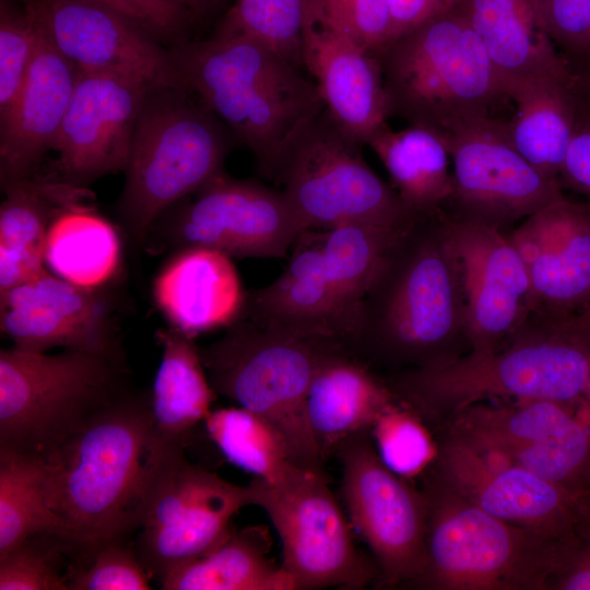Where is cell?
Instances as JSON below:
<instances>
[{
	"instance_id": "44dd1931",
	"label": "cell",
	"mask_w": 590,
	"mask_h": 590,
	"mask_svg": "<svg viewBox=\"0 0 590 590\" xmlns=\"http://www.w3.org/2000/svg\"><path fill=\"white\" fill-rule=\"evenodd\" d=\"M0 328L13 347H54L118 356L108 304L96 293L45 270L0 292Z\"/></svg>"
},
{
	"instance_id": "e0dca14e",
	"label": "cell",
	"mask_w": 590,
	"mask_h": 590,
	"mask_svg": "<svg viewBox=\"0 0 590 590\" xmlns=\"http://www.w3.org/2000/svg\"><path fill=\"white\" fill-rule=\"evenodd\" d=\"M246 506H252L248 485L227 482L185 458L149 510L137 555L161 582L178 565L222 543L233 530V517Z\"/></svg>"
},
{
	"instance_id": "ac0fdd59",
	"label": "cell",
	"mask_w": 590,
	"mask_h": 590,
	"mask_svg": "<svg viewBox=\"0 0 590 590\" xmlns=\"http://www.w3.org/2000/svg\"><path fill=\"white\" fill-rule=\"evenodd\" d=\"M52 46L80 71L116 74L152 86L184 87L169 49L95 0H15Z\"/></svg>"
},
{
	"instance_id": "2e32d148",
	"label": "cell",
	"mask_w": 590,
	"mask_h": 590,
	"mask_svg": "<svg viewBox=\"0 0 590 590\" xmlns=\"http://www.w3.org/2000/svg\"><path fill=\"white\" fill-rule=\"evenodd\" d=\"M434 433L438 452L428 473L499 519L568 544L580 543L578 496L451 435Z\"/></svg>"
},
{
	"instance_id": "bcb514c9",
	"label": "cell",
	"mask_w": 590,
	"mask_h": 590,
	"mask_svg": "<svg viewBox=\"0 0 590 590\" xmlns=\"http://www.w3.org/2000/svg\"><path fill=\"white\" fill-rule=\"evenodd\" d=\"M558 181L562 189L585 196L590 201V122L578 115Z\"/></svg>"
},
{
	"instance_id": "ee69618b",
	"label": "cell",
	"mask_w": 590,
	"mask_h": 590,
	"mask_svg": "<svg viewBox=\"0 0 590 590\" xmlns=\"http://www.w3.org/2000/svg\"><path fill=\"white\" fill-rule=\"evenodd\" d=\"M321 16L337 31L373 52L388 42V0H310Z\"/></svg>"
},
{
	"instance_id": "8fae6325",
	"label": "cell",
	"mask_w": 590,
	"mask_h": 590,
	"mask_svg": "<svg viewBox=\"0 0 590 590\" xmlns=\"http://www.w3.org/2000/svg\"><path fill=\"white\" fill-rule=\"evenodd\" d=\"M252 506L262 508L282 544L283 568L296 590L361 589L379 569L353 542L350 526L326 473L298 468L286 480L248 484Z\"/></svg>"
},
{
	"instance_id": "816d5d0a",
	"label": "cell",
	"mask_w": 590,
	"mask_h": 590,
	"mask_svg": "<svg viewBox=\"0 0 590 590\" xmlns=\"http://www.w3.org/2000/svg\"><path fill=\"white\" fill-rule=\"evenodd\" d=\"M185 7H187L192 13L201 12L205 10L215 0H179Z\"/></svg>"
},
{
	"instance_id": "74e56055",
	"label": "cell",
	"mask_w": 590,
	"mask_h": 590,
	"mask_svg": "<svg viewBox=\"0 0 590 590\" xmlns=\"http://www.w3.org/2000/svg\"><path fill=\"white\" fill-rule=\"evenodd\" d=\"M369 436L381 461L408 480L422 477L434 464L438 444L432 427L396 399L375 420Z\"/></svg>"
},
{
	"instance_id": "e575fe53",
	"label": "cell",
	"mask_w": 590,
	"mask_h": 590,
	"mask_svg": "<svg viewBox=\"0 0 590 590\" xmlns=\"http://www.w3.org/2000/svg\"><path fill=\"white\" fill-rule=\"evenodd\" d=\"M203 426L224 458L270 484L286 480L297 467L280 432L243 406L212 409Z\"/></svg>"
},
{
	"instance_id": "7a4b0ae2",
	"label": "cell",
	"mask_w": 590,
	"mask_h": 590,
	"mask_svg": "<svg viewBox=\"0 0 590 590\" xmlns=\"http://www.w3.org/2000/svg\"><path fill=\"white\" fill-rule=\"evenodd\" d=\"M345 345L387 374L437 367L470 353L461 270L444 211L415 216L391 243Z\"/></svg>"
},
{
	"instance_id": "277c9868",
	"label": "cell",
	"mask_w": 590,
	"mask_h": 590,
	"mask_svg": "<svg viewBox=\"0 0 590 590\" xmlns=\"http://www.w3.org/2000/svg\"><path fill=\"white\" fill-rule=\"evenodd\" d=\"M169 50L182 86L251 151L269 179L282 153L324 109L303 69L252 36L185 39Z\"/></svg>"
},
{
	"instance_id": "7bdbcfd3",
	"label": "cell",
	"mask_w": 590,
	"mask_h": 590,
	"mask_svg": "<svg viewBox=\"0 0 590 590\" xmlns=\"http://www.w3.org/2000/svg\"><path fill=\"white\" fill-rule=\"evenodd\" d=\"M571 78L590 73V0H532Z\"/></svg>"
},
{
	"instance_id": "ab89813d",
	"label": "cell",
	"mask_w": 590,
	"mask_h": 590,
	"mask_svg": "<svg viewBox=\"0 0 590 590\" xmlns=\"http://www.w3.org/2000/svg\"><path fill=\"white\" fill-rule=\"evenodd\" d=\"M76 553L62 536L33 535L0 557V590H69L63 565Z\"/></svg>"
},
{
	"instance_id": "b9f144b4",
	"label": "cell",
	"mask_w": 590,
	"mask_h": 590,
	"mask_svg": "<svg viewBox=\"0 0 590 590\" xmlns=\"http://www.w3.org/2000/svg\"><path fill=\"white\" fill-rule=\"evenodd\" d=\"M38 30L21 2L1 0L0 5V120L13 106L28 74Z\"/></svg>"
},
{
	"instance_id": "d4e9b609",
	"label": "cell",
	"mask_w": 590,
	"mask_h": 590,
	"mask_svg": "<svg viewBox=\"0 0 590 590\" xmlns=\"http://www.w3.org/2000/svg\"><path fill=\"white\" fill-rule=\"evenodd\" d=\"M37 30L26 80L0 120L1 184L33 177L45 154L54 151L78 79L79 69Z\"/></svg>"
},
{
	"instance_id": "f546056e",
	"label": "cell",
	"mask_w": 590,
	"mask_h": 590,
	"mask_svg": "<svg viewBox=\"0 0 590 590\" xmlns=\"http://www.w3.org/2000/svg\"><path fill=\"white\" fill-rule=\"evenodd\" d=\"M571 79L543 76L519 83L507 92L516 110L503 121L509 143L544 176L558 180L577 110Z\"/></svg>"
},
{
	"instance_id": "ffe728a7",
	"label": "cell",
	"mask_w": 590,
	"mask_h": 590,
	"mask_svg": "<svg viewBox=\"0 0 590 590\" xmlns=\"http://www.w3.org/2000/svg\"><path fill=\"white\" fill-rule=\"evenodd\" d=\"M152 86L143 81L80 71L54 151L58 181L79 189L125 172L134 128Z\"/></svg>"
},
{
	"instance_id": "4316f807",
	"label": "cell",
	"mask_w": 590,
	"mask_h": 590,
	"mask_svg": "<svg viewBox=\"0 0 590 590\" xmlns=\"http://www.w3.org/2000/svg\"><path fill=\"white\" fill-rule=\"evenodd\" d=\"M396 397L386 379L347 350L328 357L316 371L306 414L324 463L347 439L369 432Z\"/></svg>"
},
{
	"instance_id": "9a60e30c",
	"label": "cell",
	"mask_w": 590,
	"mask_h": 590,
	"mask_svg": "<svg viewBox=\"0 0 590 590\" xmlns=\"http://www.w3.org/2000/svg\"><path fill=\"white\" fill-rule=\"evenodd\" d=\"M172 208L166 225L174 245L231 258L284 257L305 231L282 190L224 172Z\"/></svg>"
},
{
	"instance_id": "d6a6232c",
	"label": "cell",
	"mask_w": 590,
	"mask_h": 590,
	"mask_svg": "<svg viewBox=\"0 0 590 590\" xmlns=\"http://www.w3.org/2000/svg\"><path fill=\"white\" fill-rule=\"evenodd\" d=\"M155 337L162 359L150 394L153 416L166 437L186 446L212 411L216 392L193 338L173 327L157 330Z\"/></svg>"
},
{
	"instance_id": "603a6c76",
	"label": "cell",
	"mask_w": 590,
	"mask_h": 590,
	"mask_svg": "<svg viewBox=\"0 0 590 590\" xmlns=\"http://www.w3.org/2000/svg\"><path fill=\"white\" fill-rule=\"evenodd\" d=\"M507 234L526 267L534 309L581 310L590 295V201L564 196Z\"/></svg>"
},
{
	"instance_id": "7c38bea8",
	"label": "cell",
	"mask_w": 590,
	"mask_h": 590,
	"mask_svg": "<svg viewBox=\"0 0 590 590\" xmlns=\"http://www.w3.org/2000/svg\"><path fill=\"white\" fill-rule=\"evenodd\" d=\"M576 404L480 401L433 427L580 497L590 476V426Z\"/></svg>"
},
{
	"instance_id": "ba28073f",
	"label": "cell",
	"mask_w": 590,
	"mask_h": 590,
	"mask_svg": "<svg viewBox=\"0 0 590 590\" xmlns=\"http://www.w3.org/2000/svg\"><path fill=\"white\" fill-rule=\"evenodd\" d=\"M235 137L185 87H152L132 135L119 212L142 241L157 220L223 172Z\"/></svg>"
},
{
	"instance_id": "f6af8a7d",
	"label": "cell",
	"mask_w": 590,
	"mask_h": 590,
	"mask_svg": "<svg viewBox=\"0 0 590 590\" xmlns=\"http://www.w3.org/2000/svg\"><path fill=\"white\" fill-rule=\"evenodd\" d=\"M123 14L154 38L174 40L181 38L191 11L179 0H95Z\"/></svg>"
},
{
	"instance_id": "7402d4cb",
	"label": "cell",
	"mask_w": 590,
	"mask_h": 590,
	"mask_svg": "<svg viewBox=\"0 0 590 590\" xmlns=\"http://www.w3.org/2000/svg\"><path fill=\"white\" fill-rule=\"evenodd\" d=\"M302 62L329 116L352 139L366 145L389 118L376 55L333 28L311 1L305 0Z\"/></svg>"
},
{
	"instance_id": "681fc988",
	"label": "cell",
	"mask_w": 590,
	"mask_h": 590,
	"mask_svg": "<svg viewBox=\"0 0 590 590\" xmlns=\"http://www.w3.org/2000/svg\"><path fill=\"white\" fill-rule=\"evenodd\" d=\"M580 512H581V533L590 531V476L587 486L579 497Z\"/></svg>"
},
{
	"instance_id": "836d02e7",
	"label": "cell",
	"mask_w": 590,
	"mask_h": 590,
	"mask_svg": "<svg viewBox=\"0 0 590 590\" xmlns=\"http://www.w3.org/2000/svg\"><path fill=\"white\" fill-rule=\"evenodd\" d=\"M120 258L113 224L81 202L58 213L48 228L45 267L74 285L97 290L116 274Z\"/></svg>"
},
{
	"instance_id": "8992f818",
	"label": "cell",
	"mask_w": 590,
	"mask_h": 590,
	"mask_svg": "<svg viewBox=\"0 0 590 590\" xmlns=\"http://www.w3.org/2000/svg\"><path fill=\"white\" fill-rule=\"evenodd\" d=\"M375 55L388 117L441 137L492 117V108L508 99L481 40L456 8L390 39Z\"/></svg>"
},
{
	"instance_id": "c3c4849f",
	"label": "cell",
	"mask_w": 590,
	"mask_h": 590,
	"mask_svg": "<svg viewBox=\"0 0 590 590\" xmlns=\"http://www.w3.org/2000/svg\"><path fill=\"white\" fill-rule=\"evenodd\" d=\"M570 88L575 99L577 115L590 122V73L571 78Z\"/></svg>"
},
{
	"instance_id": "484cf974",
	"label": "cell",
	"mask_w": 590,
	"mask_h": 590,
	"mask_svg": "<svg viewBox=\"0 0 590 590\" xmlns=\"http://www.w3.org/2000/svg\"><path fill=\"white\" fill-rule=\"evenodd\" d=\"M153 292L170 327L191 338L229 327L246 303L231 257L204 247L180 249L156 278Z\"/></svg>"
},
{
	"instance_id": "1f68e13d",
	"label": "cell",
	"mask_w": 590,
	"mask_h": 590,
	"mask_svg": "<svg viewBox=\"0 0 590 590\" xmlns=\"http://www.w3.org/2000/svg\"><path fill=\"white\" fill-rule=\"evenodd\" d=\"M266 527L233 529L208 553L172 569L160 582L164 590H296L291 575L270 557Z\"/></svg>"
},
{
	"instance_id": "8d00e7d4",
	"label": "cell",
	"mask_w": 590,
	"mask_h": 590,
	"mask_svg": "<svg viewBox=\"0 0 590 590\" xmlns=\"http://www.w3.org/2000/svg\"><path fill=\"white\" fill-rule=\"evenodd\" d=\"M404 228L391 229L365 223H346L322 231L327 272L352 311L353 320L358 303L387 249Z\"/></svg>"
},
{
	"instance_id": "db71d44e",
	"label": "cell",
	"mask_w": 590,
	"mask_h": 590,
	"mask_svg": "<svg viewBox=\"0 0 590 590\" xmlns=\"http://www.w3.org/2000/svg\"><path fill=\"white\" fill-rule=\"evenodd\" d=\"M579 311H587V312H590V295L588 297V300L586 303V305L583 306V308Z\"/></svg>"
},
{
	"instance_id": "83f0119b",
	"label": "cell",
	"mask_w": 590,
	"mask_h": 590,
	"mask_svg": "<svg viewBox=\"0 0 590 590\" xmlns=\"http://www.w3.org/2000/svg\"><path fill=\"white\" fill-rule=\"evenodd\" d=\"M455 8L481 40L506 95L510 87L529 80L571 79L532 0H461Z\"/></svg>"
},
{
	"instance_id": "7dc6e473",
	"label": "cell",
	"mask_w": 590,
	"mask_h": 590,
	"mask_svg": "<svg viewBox=\"0 0 590 590\" xmlns=\"http://www.w3.org/2000/svg\"><path fill=\"white\" fill-rule=\"evenodd\" d=\"M551 590H590V531L555 576Z\"/></svg>"
},
{
	"instance_id": "60d3db41",
	"label": "cell",
	"mask_w": 590,
	"mask_h": 590,
	"mask_svg": "<svg viewBox=\"0 0 590 590\" xmlns=\"http://www.w3.org/2000/svg\"><path fill=\"white\" fill-rule=\"evenodd\" d=\"M67 573L69 590H148L150 574L134 547L111 542L76 555Z\"/></svg>"
},
{
	"instance_id": "9c48e42d",
	"label": "cell",
	"mask_w": 590,
	"mask_h": 590,
	"mask_svg": "<svg viewBox=\"0 0 590 590\" xmlns=\"http://www.w3.org/2000/svg\"><path fill=\"white\" fill-rule=\"evenodd\" d=\"M120 357L0 351V448L47 458L121 393Z\"/></svg>"
},
{
	"instance_id": "52a82bcc",
	"label": "cell",
	"mask_w": 590,
	"mask_h": 590,
	"mask_svg": "<svg viewBox=\"0 0 590 590\" xmlns=\"http://www.w3.org/2000/svg\"><path fill=\"white\" fill-rule=\"evenodd\" d=\"M342 350L347 349L330 338L244 318L199 347L214 391L267 418L283 436L293 462L321 473L324 463L309 427L306 398L320 365Z\"/></svg>"
},
{
	"instance_id": "f5cc1de1",
	"label": "cell",
	"mask_w": 590,
	"mask_h": 590,
	"mask_svg": "<svg viewBox=\"0 0 590 590\" xmlns=\"http://www.w3.org/2000/svg\"><path fill=\"white\" fill-rule=\"evenodd\" d=\"M438 12L452 10L461 0H429Z\"/></svg>"
},
{
	"instance_id": "5bb4252c",
	"label": "cell",
	"mask_w": 590,
	"mask_h": 590,
	"mask_svg": "<svg viewBox=\"0 0 590 590\" xmlns=\"http://www.w3.org/2000/svg\"><path fill=\"white\" fill-rule=\"evenodd\" d=\"M442 138L452 162V194L444 210L450 216L508 233L564 197L558 180L541 174L509 143L502 120H473Z\"/></svg>"
},
{
	"instance_id": "3957f363",
	"label": "cell",
	"mask_w": 590,
	"mask_h": 590,
	"mask_svg": "<svg viewBox=\"0 0 590 590\" xmlns=\"http://www.w3.org/2000/svg\"><path fill=\"white\" fill-rule=\"evenodd\" d=\"M396 399L433 428L458 410L493 399L576 404L590 379V341L573 314L532 310L499 349L448 364L387 374Z\"/></svg>"
},
{
	"instance_id": "d590c367",
	"label": "cell",
	"mask_w": 590,
	"mask_h": 590,
	"mask_svg": "<svg viewBox=\"0 0 590 590\" xmlns=\"http://www.w3.org/2000/svg\"><path fill=\"white\" fill-rule=\"evenodd\" d=\"M42 533L69 540L47 503L43 460L0 448V557Z\"/></svg>"
},
{
	"instance_id": "cb8c5ba5",
	"label": "cell",
	"mask_w": 590,
	"mask_h": 590,
	"mask_svg": "<svg viewBox=\"0 0 590 590\" xmlns=\"http://www.w3.org/2000/svg\"><path fill=\"white\" fill-rule=\"evenodd\" d=\"M322 231H304L283 273L246 294L239 318L344 344L353 314L331 281L323 260ZM346 347V346H345Z\"/></svg>"
},
{
	"instance_id": "6da1fadb",
	"label": "cell",
	"mask_w": 590,
	"mask_h": 590,
	"mask_svg": "<svg viewBox=\"0 0 590 590\" xmlns=\"http://www.w3.org/2000/svg\"><path fill=\"white\" fill-rule=\"evenodd\" d=\"M185 447L157 428L151 396L123 392L42 459L48 506L80 554L141 530Z\"/></svg>"
},
{
	"instance_id": "f907efd6",
	"label": "cell",
	"mask_w": 590,
	"mask_h": 590,
	"mask_svg": "<svg viewBox=\"0 0 590 590\" xmlns=\"http://www.w3.org/2000/svg\"><path fill=\"white\" fill-rule=\"evenodd\" d=\"M576 411L579 416L590 426V379L581 398L577 402Z\"/></svg>"
},
{
	"instance_id": "d6986e66",
	"label": "cell",
	"mask_w": 590,
	"mask_h": 590,
	"mask_svg": "<svg viewBox=\"0 0 590 590\" xmlns=\"http://www.w3.org/2000/svg\"><path fill=\"white\" fill-rule=\"evenodd\" d=\"M445 220L461 270L468 354H488L534 310L530 280L507 233L446 212Z\"/></svg>"
},
{
	"instance_id": "f1b7e54d",
	"label": "cell",
	"mask_w": 590,
	"mask_h": 590,
	"mask_svg": "<svg viewBox=\"0 0 590 590\" xmlns=\"http://www.w3.org/2000/svg\"><path fill=\"white\" fill-rule=\"evenodd\" d=\"M1 186L4 199L0 206V292L46 270L48 228L58 213L81 201L85 190L33 177Z\"/></svg>"
},
{
	"instance_id": "4fadbf2b",
	"label": "cell",
	"mask_w": 590,
	"mask_h": 590,
	"mask_svg": "<svg viewBox=\"0 0 590 590\" xmlns=\"http://www.w3.org/2000/svg\"><path fill=\"white\" fill-rule=\"evenodd\" d=\"M337 455L350 520L375 557L378 585L408 587L425 558L427 507L422 488L381 461L369 432L347 439Z\"/></svg>"
},
{
	"instance_id": "4dcf8cb0",
	"label": "cell",
	"mask_w": 590,
	"mask_h": 590,
	"mask_svg": "<svg viewBox=\"0 0 590 590\" xmlns=\"http://www.w3.org/2000/svg\"><path fill=\"white\" fill-rule=\"evenodd\" d=\"M386 167L392 188L414 216L444 211L452 194L450 155L436 131L409 125L402 130L381 126L367 144Z\"/></svg>"
},
{
	"instance_id": "30bf717a",
	"label": "cell",
	"mask_w": 590,
	"mask_h": 590,
	"mask_svg": "<svg viewBox=\"0 0 590 590\" xmlns=\"http://www.w3.org/2000/svg\"><path fill=\"white\" fill-rule=\"evenodd\" d=\"M362 148L323 109L282 153L271 179L282 186L305 231L346 223L401 229L414 220Z\"/></svg>"
},
{
	"instance_id": "5b68a950",
	"label": "cell",
	"mask_w": 590,
	"mask_h": 590,
	"mask_svg": "<svg viewBox=\"0 0 590 590\" xmlns=\"http://www.w3.org/2000/svg\"><path fill=\"white\" fill-rule=\"evenodd\" d=\"M422 571L408 586L425 590H551L577 545L499 519L430 473Z\"/></svg>"
},
{
	"instance_id": "f35d334b",
	"label": "cell",
	"mask_w": 590,
	"mask_h": 590,
	"mask_svg": "<svg viewBox=\"0 0 590 590\" xmlns=\"http://www.w3.org/2000/svg\"><path fill=\"white\" fill-rule=\"evenodd\" d=\"M304 7L305 0H235L219 34H245L258 38L304 69Z\"/></svg>"
}]
</instances>
